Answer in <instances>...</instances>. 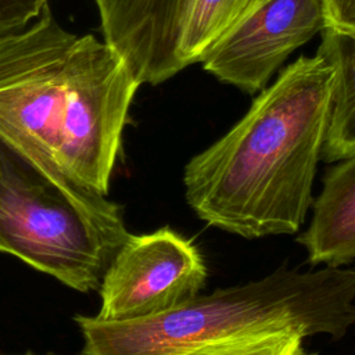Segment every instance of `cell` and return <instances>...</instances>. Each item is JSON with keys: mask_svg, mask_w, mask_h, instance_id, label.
I'll use <instances>...</instances> for the list:
<instances>
[{"mask_svg": "<svg viewBox=\"0 0 355 355\" xmlns=\"http://www.w3.org/2000/svg\"><path fill=\"white\" fill-rule=\"evenodd\" d=\"M140 85L110 44L64 29L47 4L0 36V141L68 191L107 196Z\"/></svg>", "mask_w": 355, "mask_h": 355, "instance_id": "cell-1", "label": "cell"}, {"mask_svg": "<svg viewBox=\"0 0 355 355\" xmlns=\"http://www.w3.org/2000/svg\"><path fill=\"white\" fill-rule=\"evenodd\" d=\"M334 69L300 57L220 139L184 166V197L200 219L244 239L294 234L312 204Z\"/></svg>", "mask_w": 355, "mask_h": 355, "instance_id": "cell-2", "label": "cell"}, {"mask_svg": "<svg viewBox=\"0 0 355 355\" xmlns=\"http://www.w3.org/2000/svg\"><path fill=\"white\" fill-rule=\"evenodd\" d=\"M85 355H180L202 344L263 330L341 338L355 324V268H280L244 284L197 295L150 318H75Z\"/></svg>", "mask_w": 355, "mask_h": 355, "instance_id": "cell-3", "label": "cell"}, {"mask_svg": "<svg viewBox=\"0 0 355 355\" xmlns=\"http://www.w3.org/2000/svg\"><path fill=\"white\" fill-rule=\"evenodd\" d=\"M129 233L107 196H78L4 146L0 165V251L87 293Z\"/></svg>", "mask_w": 355, "mask_h": 355, "instance_id": "cell-4", "label": "cell"}, {"mask_svg": "<svg viewBox=\"0 0 355 355\" xmlns=\"http://www.w3.org/2000/svg\"><path fill=\"white\" fill-rule=\"evenodd\" d=\"M207 266L197 245L169 226L129 234L101 283L104 320H132L176 309L200 294Z\"/></svg>", "mask_w": 355, "mask_h": 355, "instance_id": "cell-5", "label": "cell"}, {"mask_svg": "<svg viewBox=\"0 0 355 355\" xmlns=\"http://www.w3.org/2000/svg\"><path fill=\"white\" fill-rule=\"evenodd\" d=\"M326 25L322 0H257L202 68L245 93L262 92L284 60Z\"/></svg>", "mask_w": 355, "mask_h": 355, "instance_id": "cell-6", "label": "cell"}, {"mask_svg": "<svg viewBox=\"0 0 355 355\" xmlns=\"http://www.w3.org/2000/svg\"><path fill=\"white\" fill-rule=\"evenodd\" d=\"M104 42L140 83L159 85L184 69L178 28L184 0H94Z\"/></svg>", "mask_w": 355, "mask_h": 355, "instance_id": "cell-7", "label": "cell"}, {"mask_svg": "<svg viewBox=\"0 0 355 355\" xmlns=\"http://www.w3.org/2000/svg\"><path fill=\"white\" fill-rule=\"evenodd\" d=\"M295 241L313 266L343 268L355 261V155L326 172L312 219Z\"/></svg>", "mask_w": 355, "mask_h": 355, "instance_id": "cell-8", "label": "cell"}, {"mask_svg": "<svg viewBox=\"0 0 355 355\" xmlns=\"http://www.w3.org/2000/svg\"><path fill=\"white\" fill-rule=\"evenodd\" d=\"M320 53L334 69L330 114L320 158L337 162L355 155V33L322 29Z\"/></svg>", "mask_w": 355, "mask_h": 355, "instance_id": "cell-9", "label": "cell"}, {"mask_svg": "<svg viewBox=\"0 0 355 355\" xmlns=\"http://www.w3.org/2000/svg\"><path fill=\"white\" fill-rule=\"evenodd\" d=\"M257 0H184L178 28L183 68L201 62Z\"/></svg>", "mask_w": 355, "mask_h": 355, "instance_id": "cell-10", "label": "cell"}, {"mask_svg": "<svg viewBox=\"0 0 355 355\" xmlns=\"http://www.w3.org/2000/svg\"><path fill=\"white\" fill-rule=\"evenodd\" d=\"M304 336L291 330H263L202 344L180 355H315Z\"/></svg>", "mask_w": 355, "mask_h": 355, "instance_id": "cell-11", "label": "cell"}, {"mask_svg": "<svg viewBox=\"0 0 355 355\" xmlns=\"http://www.w3.org/2000/svg\"><path fill=\"white\" fill-rule=\"evenodd\" d=\"M47 4L49 0H0V36L26 28Z\"/></svg>", "mask_w": 355, "mask_h": 355, "instance_id": "cell-12", "label": "cell"}, {"mask_svg": "<svg viewBox=\"0 0 355 355\" xmlns=\"http://www.w3.org/2000/svg\"><path fill=\"white\" fill-rule=\"evenodd\" d=\"M327 26L355 33V0H322Z\"/></svg>", "mask_w": 355, "mask_h": 355, "instance_id": "cell-13", "label": "cell"}, {"mask_svg": "<svg viewBox=\"0 0 355 355\" xmlns=\"http://www.w3.org/2000/svg\"><path fill=\"white\" fill-rule=\"evenodd\" d=\"M3 151H4V144L0 141V165H1V157H3Z\"/></svg>", "mask_w": 355, "mask_h": 355, "instance_id": "cell-14", "label": "cell"}, {"mask_svg": "<svg viewBox=\"0 0 355 355\" xmlns=\"http://www.w3.org/2000/svg\"><path fill=\"white\" fill-rule=\"evenodd\" d=\"M25 355H35V354H32V352H28V354H25Z\"/></svg>", "mask_w": 355, "mask_h": 355, "instance_id": "cell-15", "label": "cell"}]
</instances>
